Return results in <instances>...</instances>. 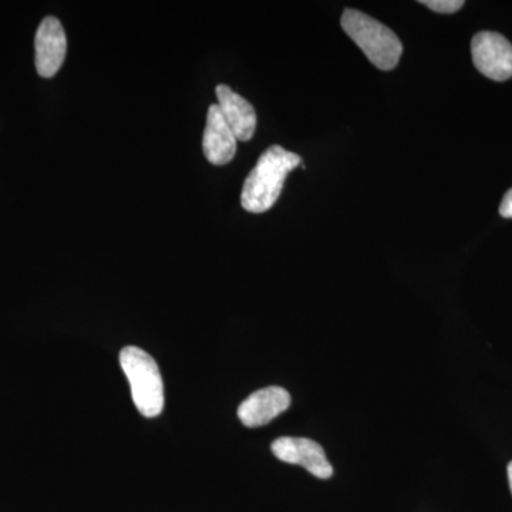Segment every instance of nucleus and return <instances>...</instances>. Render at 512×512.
I'll list each match as a JSON object with an SVG mask.
<instances>
[{"mask_svg": "<svg viewBox=\"0 0 512 512\" xmlns=\"http://www.w3.org/2000/svg\"><path fill=\"white\" fill-rule=\"evenodd\" d=\"M302 167V158L281 146H272L259 157L242 188L241 204L245 211L262 214L271 210L284 190L286 177Z\"/></svg>", "mask_w": 512, "mask_h": 512, "instance_id": "f257e3e1", "label": "nucleus"}, {"mask_svg": "<svg viewBox=\"0 0 512 512\" xmlns=\"http://www.w3.org/2000/svg\"><path fill=\"white\" fill-rule=\"evenodd\" d=\"M340 25L377 69L393 70L397 66L403 45L392 29L356 9H346Z\"/></svg>", "mask_w": 512, "mask_h": 512, "instance_id": "f03ea898", "label": "nucleus"}, {"mask_svg": "<svg viewBox=\"0 0 512 512\" xmlns=\"http://www.w3.org/2000/svg\"><path fill=\"white\" fill-rule=\"evenodd\" d=\"M120 365L138 412L150 419L160 416L164 409V384L154 357L137 346H127L120 352Z\"/></svg>", "mask_w": 512, "mask_h": 512, "instance_id": "7ed1b4c3", "label": "nucleus"}, {"mask_svg": "<svg viewBox=\"0 0 512 512\" xmlns=\"http://www.w3.org/2000/svg\"><path fill=\"white\" fill-rule=\"evenodd\" d=\"M476 69L488 79L505 82L512 77V45L497 32H480L471 42Z\"/></svg>", "mask_w": 512, "mask_h": 512, "instance_id": "20e7f679", "label": "nucleus"}, {"mask_svg": "<svg viewBox=\"0 0 512 512\" xmlns=\"http://www.w3.org/2000/svg\"><path fill=\"white\" fill-rule=\"evenodd\" d=\"M272 453L279 460L288 464L302 466L312 476L330 478L333 476V467L326 458L325 450L319 443L302 437H281L272 443Z\"/></svg>", "mask_w": 512, "mask_h": 512, "instance_id": "39448f33", "label": "nucleus"}, {"mask_svg": "<svg viewBox=\"0 0 512 512\" xmlns=\"http://www.w3.org/2000/svg\"><path fill=\"white\" fill-rule=\"evenodd\" d=\"M35 50L39 76L45 79L56 76L67 53V37L59 19L47 16L42 20L36 33Z\"/></svg>", "mask_w": 512, "mask_h": 512, "instance_id": "423d86ee", "label": "nucleus"}, {"mask_svg": "<svg viewBox=\"0 0 512 512\" xmlns=\"http://www.w3.org/2000/svg\"><path fill=\"white\" fill-rule=\"evenodd\" d=\"M291 406V394L284 387L271 386L256 390L238 407V417L244 426L261 427L271 423Z\"/></svg>", "mask_w": 512, "mask_h": 512, "instance_id": "0eeeda50", "label": "nucleus"}, {"mask_svg": "<svg viewBox=\"0 0 512 512\" xmlns=\"http://www.w3.org/2000/svg\"><path fill=\"white\" fill-rule=\"evenodd\" d=\"M238 140L222 116L218 104L208 109L207 124L202 137L204 156L214 165H227L237 153Z\"/></svg>", "mask_w": 512, "mask_h": 512, "instance_id": "6e6552de", "label": "nucleus"}, {"mask_svg": "<svg viewBox=\"0 0 512 512\" xmlns=\"http://www.w3.org/2000/svg\"><path fill=\"white\" fill-rule=\"evenodd\" d=\"M215 93H217L218 107H220L222 116L237 140H251L256 130L254 106L225 84H220Z\"/></svg>", "mask_w": 512, "mask_h": 512, "instance_id": "1a4fd4ad", "label": "nucleus"}, {"mask_svg": "<svg viewBox=\"0 0 512 512\" xmlns=\"http://www.w3.org/2000/svg\"><path fill=\"white\" fill-rule=\"evenodd\" d=\"M420 3L423 6H427L430 10H433V12L443 13V15L456 13L464 6L463 0H423V2Z\"/></svg>", "mask_w": 512, "mask_h": 512, "instance_id": "9d476101", "label": "nucleus"}, {"mask_svg": "<svg viewBox=\"0 0 512 512\" xmlns=\"http://www.w3.org/2000/svg\"><path fill=\"white\" fill-rule=\"evenodd\" d=\"M500 215L503 218H512V188L504 195L500 205Z\"/></svg>", "mask_w": 512, "mask_h": 512, "instance_id": "9b49d317", "label": "nucleus"}, {"mask_svg": "<svg viewBox=\"0 0 512 512\" xmlns=\"http://www.w3.org/2000/svg\"><path fill=\"white\" fill-rule=\"evenodd\" d=\"M508 483H510L511 493H512V461L508 464Z\"/></svg>", "mask_w": 512, "mask_h": 512, "instance_id": "f8f14e48", "label": "nucleus"}]
</instances>
